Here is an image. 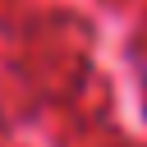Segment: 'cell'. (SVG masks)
<instances>
[]
</instances>
